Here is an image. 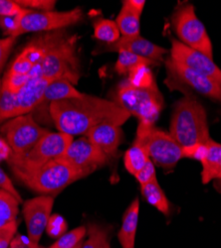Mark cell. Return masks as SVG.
Instances as JSON below:
<instances>
[{"label":"cell","mask_w":221,"mask_h":248,"mask_svg":"<svg viewBox=\"0 0 221 248\" xmlns=\"http://www.w3.org/2000/svg\"><path fill=\"white\" fill-rule=\"evenodd\" d=\"M85 136L109 158L117 156L119 146L124 138L120 126L112 122L98 124L90 129Z\"/></svg>","instance_id":"e0dca14e"},{"label":"cell","mask_w":221,"mask_h":248,"mask_svg":"<svg viewBox=\"0 0 221 248\" xmlns=\"http://www.w3.org/2000/svg\"><path fill=\"white\" fill-rule=\"evenodd\" d=\"M73 136L63 132H49L23 157L9 154L7 163L11 171H30L49 161L61 157L73 142Z\"/></svg>","instance_id":"ba28073f"},{"label":"cell","mask_w":221,"mask_h":248,"mask_svg":"<svg viewBox=\"0 0 221 248\" xmlns=\"http://www.w3.org/2000/svg\"><path fill=\"white\" fill-rule=\"evenodd\" d=\"M57 159L65 162L86 177L104 166L110 160L86 136L73 140L66 152Z\"/></svg>","instance_id":"4fadbf2b"},{"label":"cell","mask_w":221,"mask_h":248,"mask_svg":"<svg viewBox=\"0 0 221 248\" xmlns=\"http://www.w3.org/2000/svg\"><path fill=\"white\" fill-rule=\"evenodd\" d=\"M80 7L68 11H36L24 8L19 27L14 35L17 38L30 32H52L75 25L83 19Z\"/></svg>","instance_id":"8fae6325"},{"label":"cell","mask_w":221,"mask_h":248,"mask_svg":"<svg viewBox=\"0 0 221 248\" xmlns=\"http://www.w3.org/2000/svg\"><path fill=\"white\" fill-rule=\"evenodd\" d=\"M119 50H125L131 52L136 56L156 62L162 64L164 62V56L168 53V50L153 44L151 41L137 36V37H120L119 41L114 44L106 45L101 51L103 52H118Z\"/></svg>","instance_id":"2e32d148"},{"label":"cell","mask_w":221,"mask_h":248,"mask_svg":"<svg viewBox=\"0 0 221 248\" xmlns=\"http://www.w3.org/2000/svg\"><path fill=\"white\" fill-rule=\"evenodd\" d=\"M82 243H83V241H81L80 243H78L74 248H81V247H82Z\"/></svg>","instance_id":"7bdbcfd3"},{"label":"cell","mask_w":221,"mask_h":248,"mask_svg":"<svg viewBox=\"0 0 221 248\" xmlns=\"http://www.w3.org/2000/svg\"><path fill=\"white\" fill-rule=\"evenodd\" d=\"M142 195L145 200L153 206L164 214L165 216L170 215V202L167 199L164 191L160 188L157 179L140 187Z\"/></svg>","instance_id":"d4e9b609"},{"label":"cell","mask_w":221,"mask_h":248,"mask_svg":"<svg viewBox=\"0 0 221 248\" xmlns=\"http://www.w3.org/2000/svg\"><path fill=\"white\" fill-rule=\"evenodd\" d=\"M93 37L106 43V45H110L119 41L120 33L116 21L110 19H99L94 23Z\"/></svg>","instance_id":"484cf974"},{"label":"cell","mask_w":221,"mask_h":248,"mask_svg":"<svg viewBox=\"0 0 221 248\" xmlns=\"http://www.w3.org/2000/svg\"><path fill=\"white\" fill-rule=\"evenodd\" d=\"M140 14L135 11L127 1H123V6L119 12L116 23L123 37H137L140 30Z\"/></svg>","instance_id":"44dd1931"},{"label":"cell","mask_w":221,"mask_h":248,"mask_svg":"<svg viewBox=\"0 0 221 248\" xmlns=\"http://www.w3.org/2000/svg\"><path fill=\"white\" fill-rule=\"evenodd\" d=\"M30 248H46V247H43V246H41V245H39V246H37V247H33V246L31 245Z\"/></svg>","instance_id":"f6af8a7d"},{"label":"cell","mask_w":221,"mask_h":248,"mask_svg":"<svg viewBox=\"0 0 221 248\" xmlns=\"http://www.w3.org/2000/svg\"><path fill=\"white\" fill-rule=\"evenodd\" d=\"M65 34L63 30H58L34 37L16 56L7 72L15 75H29L34 67L41 63L51 47Z\"/></svg>","instance_id":"7c38bea8"},{"label":"cell","mask_w":221,"mask_h":248,"mask_svg":"<svg viewBox=\"0 0 221 248\" xmlns=\"http://www.w3.org/2000/svg\"><path fill=\"white\" fill-rule=\"evenodd\" d=\"M207 153L202 162V181L208 184L221 175V144L210 139L207 142Z\"/></svg>","instance_id":"ffe728a7"},{"label":"cell","mask_w":221,"mask_h":248,"mask_svg":"<svg viewBox=\"0 0 221 248\" xmlns=\"http://www.w3.org/2000/svg\"><path fill=\"white\" fill-rule=\"evenodd\" d=\"M82 95L83 93L77 91L70 81L66 79H55L48 85L44 93L43 102L49 101L51 103L53 101L80 97Z\"/></svg>","instance_id":"603a6c76"},{"label":"cell","mask_w":221,"mask_h":248,"mask_svg":"<svg viewBox=\"0 0 221 248\" xmlns=\"http://www.w3.org/2000/svg\"><path fill=\"white\" fill-rule=\"evenodd\" d=\"M207 142L204 144H196V145L193 146L183 148L184 158H190L193 160H197L199 162H203L208 150Z\"/></svg>","instance_id":"8d00e7d4"},{"label":"cell","mask_w":221,"mask_h":248,"mask_svg":"<svg viewBox=\"0 0 221 248\" xmlns=\"http://www.w3.org/2000/svg\"><path fill=\"white\" fill-rule=\"evenodd\" d=\"M1 88H2V79L0 78V93H1Z\"/></svg>","instance_id":"ee69618b"},{"label":"cell","mask_w":221,"mask_h":248,"mask_svg":"<svg viewBox=\"0 0 221 248\" xmlns=\"http://www.w3.org/2000/svg\"><path fill=\"white\" fill-rule=\"evenodd\" d=\"M50 131L41 127L31 113L16 116L0 125V134L10 147V155L23 157Z\"/></svg>","instance_id":"30bf717a"},{"label":"cell","mask_w":221,"mask_h":248,"mask_svg":"<svg viewBox=\"0 0 221 248\" xmlns=\"http://www.w3.org/2000/svg\"><path fill=\"white\" fill-rule=\"evenodd\" d=\"M17 116L16 93L2 86L0 93V125L5 121Z\"/></svg>","instance_id":"f1b7e54d"},{"label":"cell","mask_w":221,"mask_h":248,"mask_svg":"<svg viewBox=\"0 0 221 248\" xmlns=\"http://www.w3.org/2000/svg\"><path fill=\"white\" fill-rule=\"evenodd\" d=\"M87 239L81 248H107L109 243V230L97 223H89L87 226Z\"/></svg>","instance_id":"83f0119b"},{"label":"cell","mask_w":221,"mask_h":248,"mask_svg":"<svg viewBox=\"0 0 221 248\" xmlns=\"http://www.w3.org/2000/svg\"><path fill=\"white\" fill-rule=\"evenodd\" d=\"M87 234L86 226H79L77 229L67 232L60 237L49 248H74L78 243L81 242Z\"/></svg>","instance_id":"f546056e"},{"label":"cell","mask_w":221,"mask_h":248,"mask_svg":"<svg viewBox=\"0 0 221 248\" xmlns=\"http://www.w3.org/2000/svg\"><path fill=\"white\" fill-rule=\"evenodd\" d=\"M115 102L138 119V123L154 126L164 108V97L156 82L142 87L131 84L128 79L118 85Z\"/></svg>","instance_id":"277c9868"},{"label":"cell","mask_w":221,"mask_h":248,"mask_svg":"<svg viewBox=\"0 0 221 248\" xmlns=\"http://www.w3.org/2000/svg\"><path fill=\"white\" fill-rule=\"evenodd\" d=\"M22 8L36 11H53L56 5L54 0H15Z\"/></svg>","instance_id":"d6a6232c"},{"label":"cell","mask_w":221,"mask_h":248,"mask_svg":"<svg viewBox=\"0 0 221 248\" xmlns=\"http://www.w3.org/2000/svg\"><path fill=\"white\" fill-rule=\"evenodd\" d=\"M107 248H111V247H110V245H109V246H108V247H107Z\"/></svg>","instance_id":"bcb514c9"},{"label":"cell","mask_w":221,"mask_h":248,"mask_svg":"<svg viewBox=\"0 0 221 248\" xmlns=\"http://www.w3.org/2000/svg\"><path fill=\"white\" fill-rule=\"evenodd\" d=\"M135 178L139 183L140 187H142V186H145V185L151 183V182H153V181H154V180H156L154 164L152 162L151 159L145 165L144 168L136 174Z\"/></svg>","instance_id":"d590c367"},{"label":"cell","mask_w":221,"mask_h":248,"mask_svg":"<svg viewBox=\"0 0 221 248\" xmlns=\"http://www.w3.org/2000/svg\"><path fill=\"white\" fill-rule=\"evenodd\" d=\"M150 160L145 144L142 140L135 138L133 145L126 151L124 155V165L127 171L136 176L144 168L145 165Z\"/></svg>","instance_id":"7402d4cb"},{"label":"cell","mask_w":221,"mask_h":248,"mask_svg":"<svg viewBox=\"0 0 221 248\" xmlns=\"http://www.w3.org/2000/svg\"><path fill=\"white\" fill-rule=\"evenodd\" d=\"M170 135L183 148L204 144L211 139L206 111L195 96H184L175 102Z\"/></svg>","instance_id":"7a4b0ae2"},{"label":"cell","mask_w":221,"mask_h":248,"mask_svg":"<svg viewBox=\"0 0 221 248\" xmlns=\"http://www.w3.org/2000/svg\"><path fill=\"white\" fill-rule=\"evenodd\" d=\"M46 231L48 235L53 238L61 237L67 231V222L65 218L59 215H51Z\"/></svg>","instance_id":"4dcf8cb0"},{"label":"cell","mask_w":221,"mask_h":248,"mask_svg":"<svg viewBox=\"0 0 221 248\" xmlns=\"http://www.w3.org/2000/svg\"><path fill=\"white\" fill-rule=\"evenodd\" d=\"M170 57L176 63L210 78L221 87V70L206 55L186 46L176 39H171Z\"/></svg>","instance_id":"9a60e30c"},{"label":"cell","mask_w":221,"mask_h":248,"mask_svg":"<svg viewBox=\"0 0 221 248\" xmlns=\"http://www.w3.org/2000/svg\"><path fill=\"white\" fill-rule=\"evenodd\" d=\"M0 189L11 194L19 202V203L23 202L19 193L13 186V183L11 182L9 177L6 175V173L1 169V167H0Z\"/></svg>","instance_id":"f35d334b"},{"label":"cell","mask_w":221,"mask_h":248,"mask_svg":"<svg viewBox=\"0 0 221 248\" xmlns=\"http://www.w3.org/2000/svg\"><path fill=\"white\" fill-rule=\"evenodd\" d=\"M49 112L59 132L72 136L86 135L90 129L103 122L120 126L131 117L114 100L86 93L80 97L51 102Z\"/></svg>","instance_id":"6da1fadb"},{"label":"cell","mask_w":221,"mask_h":248,"mask_svg":"<svg viewBox=\"0 0 221 248\" xmlns=\"http://www.w3.org/2000/svg\"><path fill=\"white\" fill-rule=\"evenodd\" d=\"M213 188L217 193L221 195V178L213 180Z\"/></svg>","instance_id":"b9f144b4"},{"label":"cell","mask_w":221,"mask_h":248,"mask_svg":"<svg viewBox=\"0 0 221 248\" xmlns=\"http://www.w3.org/2000/svg\"><path fill=\"white\" fill-rule=\"evenodd\" d=\"M30 246L31 243L28 237H24L21 235H18L16 238H13L10 243L11 248H30Z\"/></svg>","instance_id":"ab89813d"},{"label":"cell","mask_w":221,"mask_h":248,"mask_svg":"<svg viewBox=\"0 0 221 248\" xmlns=\"http://www.w3.org/2000/svg\"><path fill=\"white\" fill-rule=\"evenodd\" d=\"M78 40L77 35L65 34L51 47L38 65L43 78L50 80L66 79L72 85L78 84L81 78L77 51Z\"/></svg>","instance_id":"5b68a950"},{"label":"cell","mask_w":221,"mask_h":248,"mask_svg":"<svg viewBox=\"0 0 221 248\" xmlns=\"http://www.w3.org/2000/svg\"><path fill=\"white\" fill-rule=\"evenodd\" d=\"M23 10L15 0H0V16H15Z\"/></svg>","instance_id":"74e56055"},{"label":"cell","mask_w":221,"mask_h":248,"mask_svg":"<svg viewBox=\"0 0 221 248\" xmlns=\"http://www.w3.org/2000/svg\"><path fill=\"white\" fill-rule=\"evenodd\" d=\"M52 80L41 76L30 77L27 84L16 93L17 116L31 113L44 100L45 91Z\"/></svg>","instance_id":"ac0fdd59"},{"label":"cell","mask_w":221,"mask_h":248,"mask_svg":"<svg viewBox=\"0 0 221 248\" xmlns=\"http://www.w3.org/2000/svg\"><path fill=\"white\" fill-rule=\"evenodd\" d=\"M18 205L19 202L11 194L0 189V227L16 220Z\"/></svg>","instance_id":"4316f807"},{"label":"cell","mask_w":221,"mask_h":248,"mask_svg":"<svg viewBox=\"0 0 221 248\" xmlns=\"http://www.w3.org/2000/svg\"><path fill=\"white\" fill-rule=\"evenodd\" d=\"M171 26L178 41L213 59V49L207 31L189 2H179L171 15Z\"/></svg>","instance_id":"52a82bcc"},{"label":"cell","mask_w":221,"mask_h":248,"mask_svg":"<svg viewBox=\"0 0 221 248\" xmlns=\"http://www.w3.org/2000/svg\"><path fill=\"white\" fill-rule=\"evenodd\" d=\"M16 43V38L5 37L0 39V74L2 73L4 66L9 58L11 51Z\"/></svg>","instance_id":"e575fe53"},{"label":"cell","mask_w":221,"mask_h":248,"mask_svg":"<svg viewBox=\"0 0 221 248\" xmlns=\"http://www.w3.org/2000/svg\"><path fill=\"white\" fill-rule=\"evenodd\" d=\"M165 63L167 72L165 84L170 91L182 92L185 96L199 94L212 101L221 102V87L216 82L176 63L170 57L167 58Z\"/></svg>","instance_id":"8992f818"},{"label":"cell","mask_w":221,"mask_h":248,"mask_svg":"<svg viewBox=\"0 0 221 248\" xmlns=\"http://www.w3.org/2000/svg\"><path fill=\"white\" fill-rule=\"evenodd\" d=\"M136 138L144 142L152 162L166 171L173 169L178 161L184 158L183 147L170 133L154 126L138 123Z\"/></svg>","instance_id":"9c48e42d"},{"label":"cell","mask_w":221,"mask_h":248,"mask_svg":"<svg viewBox=\"0 0 221 248\" xmlns=\"http://www.w3.org/2000/svg\"><path fill=\"white\" fill-rule=\"evenodd\" d=\"M18 229V220H13L10 223L0 227V248H8L13 240Z\"/></svg>","instance_id":"836d02e7"},{"label":"cell","mask_w":221,"mask_h":248,"mask_svg":"<svg viewBox=\"0 0 221 248\" xmlns=\"http://www.w3.org/2000/svg\"><path fill=\"white\" fill-rule=\"evenodd\" d=\"M16 179L40 196L56 197L74 182L86 176L69 166L65 162L55 159L30 171H12Z\"/></svg>","instance_id":"3957f363"},{"label":"cell","mask_w":221,"mask_h":248,"mask_svg":"<svg viewBox=\"0 0 221 248\" xmlns=\"http://www.w3.org/2000/svg\"><path fill=\"white\" fill-rule=\"evenodd\" d=\"M52 196H38L23 202V217L27 226L28 239L33 247L39 246L51 217L54 204Z\"/></svg>","instance_id":"5bb4252c"},{"label":"cell","mask_w":221,"mask_h":248,"mask_svg":"<svg viewBox=\"0 0 221 248\" xmlns=\"http://www.w3.org/2000/svg\"><path fill=\"white\" fill-rule=\"evenodd\" d=\"M139 201L136 198L126 210L120 230L118 233L119 241L123 248H135V240L138 222Z\"/></svg>","instance_id":"d6986e66"},{"label":"cell","mask_w":221,"mask_h":248,"mask_svg":"<svg viewBox=\"0 0 221 248\" xmlns=\"http://www.w3.org/2000/svg\"><path fill=\"white\" fill-rule=\"evenodd\" d=\"M119 57L116 62L115 70L119 75H129L132 71L135 69L140 67V66H159L160 64L156 63V62L142 58L139 56H136L131 52L125 51V50H119Z\"/></svg>","instance_id":"cb8c5ba5"},{"label":"cell","mask_w":221,"mask_h":248,"mask_svg":"<svg viewBox=\"0 0 221 248\" xmlns=\"http://www.w3.org/2000/svg\"><path fill=\"white\" fill-rule=\"evenodd\" d=\"M23 11H24V8L21 12L15 16H6V17L0 16V28H1L4 35H6L7 37H14L19 27L20 20L22 18Z\"/></svg>","instance_id":"1f68e13d"},{"label":"cell","mask_w":221,"mask_h":248,"mask_svg":"<svg viewBox=\"0 0 221 248\" xmlns=\"http://www.w3.org/2000/svg\"><path fill=\"white\" fill-rule=\"evenodd\" d=\"M126 1L135 11H136L137 13L142 15L145 8V4H146L145 0H126Z\"/></svg>","instance_id":"60d3db41"}]
</instances>
